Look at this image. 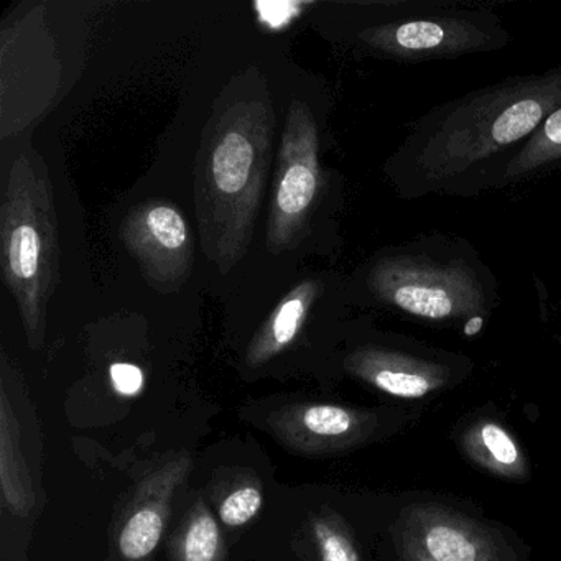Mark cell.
<instances>
[{
	"label": "cell",
	"instance_id": "5",
	"mask_svg": "<svg viewBox=\"0 0 561 561\" xmlns=\"http://www.w3.org/2000/svg\"><path fill=\"white\" fill-rule=\"evenodd\" d=\"M377 19L357 31L367 54L400 64L456 60L494 54L511 44L499 15L485 5L453 0H392L377 4Z\"/></svg>",
	"mask_w": 561,
	"mask_h": 561
},
{
	"label": "cell",
	"instance_id": "9",
	"mask_svg": "<svg viewBox=\"0 0 561 561\" xmlns=\"http://www.w3.org/2000/svg\"><path fill=\"white\" fill-rule=\"evenodd\" d=\"M347 373L397 399H423L458 376V364L392 344L370 343L346 357Z\"/></svg>",
	"mask_w": 561,
	"mask_h": 561
},
{
	"label": "cell",
	"instance_id": "8",
	"mask_svg": "<svg viewBox=\"0 0 561 561\" xmlns=\"http://www.w3.org/2000/svg\"><path fill=\"white\" fill-rule=\"evenodd\" d=\"M123 241L153 287H179L192 271V231L173 203L153 199L130 209L123 222Z\"/></svg>",
	"mask_w": 561,
	"mask_h": 561
},
{
	"label": "cell",
	"instance_id": "10",
	"mask_svg": "<svg viewBox=\"0 0 561 561\" xmlns=\"http://www.w3.org/2000/svg\"><path fill=\"white\" fill-rule=\"evenodd\" d=\"M373 413L337 405H297L278 413L275 432L308 453L350 448L373 433Z\"/></svg>",
	"mask_w": 561,
	"mask_h": 561
},
{
	"label": "cell",
	"instance_id": "2",
	"mask_svg": "<svg viewBox=\"0 0 561 561\" xmlns=\"http://www.w3.org/2000/svg\"><path fill=\"white\" fill-rule=\"evenodd\" d=\"M363 288L376 307L426 324L465 323L481 333L501 304L499 282L461 236L430 232L390 245L366 265Z\"/></svg>",
	"mask_w": 561,
	"mask_h": 561
},
{
	"label": "cell",
	"instance_id": "19",
	"mask_svg": "<svg viewBox=\"0 0 561 561\" xmlns=\"http://www.w3.org/2000/svg\"><path fill=\"white\" fill-rule=\"evenodd\" d=\"M114 390L124 397H134L142 392L144 373L140 367L129 363H116L110 369Z\"/></svg>",
	"mask_w": 561,
	"mask_h": 561
},
{
	"label": "cell",
	"instance_id": "3",
	"mask_svg": "<svg viewBox=\"0 0 561 561\" xmlns=\"http://www.w3.org/2000/svg\"><path fill=\"white\" fill-rule=\"evenodd\" d=\"M274 116L262 100L241 101L216 123L196 176L203 248L221 274L248 252L271 162Z\"/></svg>",
	"mask_w": 561,
	"mask_h": 561
},
{
	"label": "cell",
	"instance_id": "7",
	"mask_svg": "<svg viewBox=\"0 0 561 561\" xmlns=\"http://www.w3.org/2000/svg\"><path fill=\"white\" fill-rule=\"evenodd\" d=\"M397 541L402 561H514L491 528L435 504L407 508Z\"/></svg>",
	"mask_w": 561,
	"mask_h": 561
},
{
	"label": "cell",
	"instance_id": "11",
	"mask_svg": "<svg viewBox=\"0 0 561 561\" xmlns=\"http://www.w3.org/2000/svg\"><path fill=\"white\" fill-rule=\"evenodd\" d=\"M321 294H323V285L317 278H308L291 288L278 301L271 317L249 344L248 354H245L248 366H262L291 346Z\"/></svg>",
	"mask_w": 561,
	"mask_h": 561
},
{
	"label": "cell",
	"instance_id": "16",
	"mask_svg": "<svg viewBox=\"0 0 561 561\" xmlns=\"http://www.w3.org/2000/svg\"><path fill=\"white\" fill-rule=\"evenodd\" d=\"M221 534L215 518L205 508L193 514L182 541V561H216Z\"/></svg>",
	"mask_w": 561,
	"mask_h": 561
},
{
	"label": "cell",
	"instance_id": "14",
	"mask_svg": "<svg viewBox=\"0 0 561 561\" xmlns=\"http://www.w3.org/2000/svg\"><path fill=\"white\" fill-rule=\"evenodd\" d=\"M561 165V106L525 142L499 180V188L518 185Z\"/></svg>",
	"mask_w": 561,
	"mask_h": 561
},
{
	"label": "cell",
	"instance_id": "13",
	"mask_svg": "<svg viewBox=\"0 0 561 561\" xmlns=\"http://www.w3.org/2000/svg\"><path fill=\"white\" fill-rule=\"evenodd\" d=\"M0 481L9 508L21 517L27 515L34 507V489L31 472L22 458L18 419L5 392L0 402Z\"/></svg>",
	"mask_w": 561,
	"mask_h": 561
},
{
	"label": "cell",
	"instance_id": "17",
	"mask_svg": "<svg viewBox=\"0 0 561 561\" xmlns=\"http://www.w3.org/2000/svg\"><path fill=\"white\" fill-rule=\"evenodd\" d=\"M321 561H360L350 531L336 515L317 517L311 522Z\"/></svg>",
	"mask_w": 561,
	"mask_h": 561
},
{
	"label": "cell",
	"instance_id": "15",
	"mask_svg": "<svg viewBox=\"0 0 561 561\" xmlns=\"http://www.w3.org/2000/svg\"><path fill=\"white\" fill-rule=\"evenodd\" d=\"M165 527V504L159 502H147L142 507L137 508L119 535V550L127 560H144L149 557Z\"/></svg>",
	"mask_w": 561,
	"mask_h": 561
},
{
	"label": "cell",
	"instance_id": "1",
	"mask_svg": "<svg viewBox=\"0 0 561 561\" xmlns=\"http://www.w3.org/2000/svg\"><path fill=\"white\" fill-rule=\"evenodd\" d=\"M561 106V64L469 91L409 126L387 162L400 198H478L497 190L512 160Z\"/></svg>",
	"mask_w": 561,
	"mask_h": 561
},
{
	"label": "cell",
	"instance_id": "4",
	"mask_svg": "<svg viewBox=\"0 0 561 561\" xmlns=\"http://www.w3.org/2000/svg\"><path fill=\"white\" fill-rule=\"evenodd\" d=\"M0 215L4 282L21 311L28 343L41 347L47 305L58 282L60 248L50 179L37 153H21L12 163Z\"/></svg>",
	"mask_w": 561,
	"mask_h": 561
},
{
	"label": "cell",
	"instance_id": "12",
	"mask_svg": "<svg viewBox=\"0 0 561 561\" xmlns=\"http://www.w3.org/2000/svg\"><path fill=\"white\" fill-rule=\"evenodd\" d=\"M466 456L491 474L504 479H524L527 459L514 436L494 420L472 423L461 438Z\"/></svg>",
	"mask_w": 561,
	"mask_h": 561
},
{
	"label": "cell",
	"instance_id": "18",
	"mask_svg": "<svg viewBox=\"0 0 561 561\" xmlns=\"http://www.w3.org/2000/svg\"><path fill=\"white\" fill-rule=\"evenodd\" d=\"M262 504H264V499H262L261 489L254 488V485H244V488L231 492L222 501L221 507H219V518L229 527H239V525L251 522L261 511Z\"/></svg>",
	"mask_w": 561,
	"mask_h": 561
},
{
	"label": "cell",
	"instance_id": "20",
	"mask_svg": "<svg viewBox=\"0 0 561 561\" xmlns=\"http://www.w3.org/2000/svg\"><path fill=\"white\" fill-rule=\"evenodd\" d=\"M560 314H561V298H560Z\"/></svg>",
	"mask_w": 561,
	"mask_h": 561
},
{
	"label": "cell",
	"instance_id": "6",
	"mask_svg": "<svg viewBox=\"0 0 561 561\" xmlns=\"http://www.w3.org/2000/svg\"><path fill=\"white\" fill-rule=\"evenodd\" d=\"M321 185L317 121L307 104L294 101L282 134L268 216L267 248L272 254H282L301 241L320 198Z\"/></svg>",
	"mask_w": 561,
	"mask_h": 561
}]
</instances>
